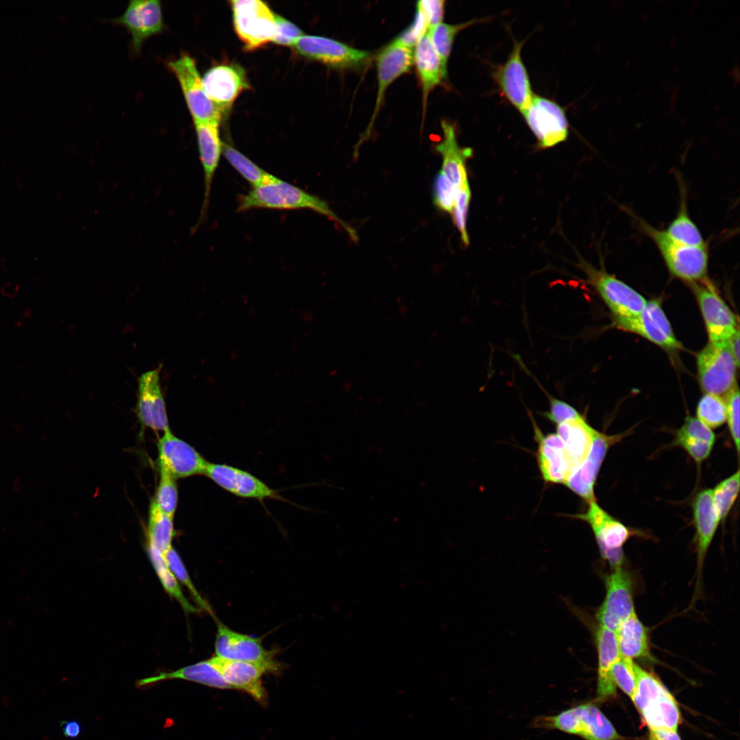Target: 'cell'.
<instances>
[{"label":"cell","mask_w":740,"mask_h":740,"mask_svg":"<svg viewBox=\"0 0 740 740\" xmlns=\"http://www.w3.org/2000/svg\"><path fill=\"white\" fill-rule=\"evenodd\" d=\"M174 535L173 518L160 510L152 501L149 510L147 545L164 555L172 547Z\"/></svg>","instance_id":"d590c367"},{"label":"cell","mask_w":740,"mask_h":740,"mask_svg":"<svg viewBox=\"0 0 740 740\" xmlns=\"http://www.w3.org/2000/svg\"><path fill=\"white\" fill-rule=\"evenodd\" d=\"M201 77L208 96L223 115L230 109L237 97L250 87L246 71L234 63L214 65Z\"/></svg>","instance_id":"d6986e66"},{"label":"cell","mask_w":740,"mask_h":740,"mask_svg":"<svg viewBox=\"0 0 740 740\" xmlns=\"http://www.w3.org/2000/svg\"><path fill=\"white\" fill-rule=\"evenodd\" d=\"M158 467L175 479L204 475L208 461L192 445L175 436L171 429L158 442Z\"/></svg>","instance_id":"2e32d148"},{"label":"cell","mask_w":740,"mask_h":740,"mask_svg":"<svg viewBox=\"0 0 740 740\" xmlns=\"http://www.w3.org/2000/svg\"><path fill=\"white\" fill-rule=\"evenodd\" d=\"M217 619L216 656L264 665L272 672L280 669L275 652L265 649L260 638L234 631Z\"/></svg>","instance_id":"7c38bea8"},{"label":"cell","mask_w":740,"mask_h":740,"mask_svg":"<svg viewBox=\"0 0 740 740\" xmlns=\"http://www.w3.org/2000/svg\"><path fill=\"white\" fill-rule=\"evenodd\" d=\"M727 394L726 421L737 454L739 453V391L735 385Z\"/></svg>","instance_id":"c3c4849f"},{"label":"cell","mask_w":740,"mask_h":740,"mask_svg":"<svg viewBox=\"0 0 740 740\" xmlns=\"http://www.w3.org/2000/svg\"><path fill=\"white\" fill-rule=\"evenodd\" d=\"M650 740H681L676 730L656 728L650 729Z\"/></svg>","instance_id":"f5cc1de1"},{"label":"cell","mask_w":740,"mask_h":740,"mask_svg":"<svg viewBox=\"0 0 740 740\" xmlns=\"http://www.w3.org/2000/svg\"><path fill=\"white\" fill-rule=\"evenodd\" d=\"M697 419L711 429L726 421V402L719 395L706 393L698 404Z\"/></svg>","instance_id":"60d3db41"},{"label":"cell","mask_w":740,"mask_h":740,"mask_svg":"<svg viewBox=\"0 0 740 740\" xmlns=\"http://www.w3.org/2000/svg\"><path fill=\"white\" fill-rule=\"evenodd\" d=\"M443 138L436 149L443 158L441 171L449 180L455 189L468 182L466 162L473 154L470 147H460L457 140L454 124L446 120L441 122Z\"/></svg>","instance_id":"4316f807"},{"label":"cell","mask_w":740,"mask_h":740,"mask_svg":"<svg viewBox=\"0 0 740 740\" xmlns=\"http://www.w3.org/2000/svg\"><path fill=\"white\" fill-rule=\"evenodd\" d=\"M580 268L587 282L598 293L611 311L613 318H631L638 315L647 301L624 282L608 273L603 267L597 269L582 261Z\"/></svg>","instance_id":"52a82bcc"},{"label":"cell","mask_w":740,"mask_h":740,"mask_svg":"<svg viewBox=\"0 0 740 740\" xmlns=\"http://www.w3.org/2000/svg\"><path fill=\"white\" fill-rule=\"evenodd\" d=\"M594 430L582 415L556 425V434L563 443L573 473L589 455Z\"/></svg>","instance_id":"f1b7e54d"},{"label":"cell","mask_w":740,"mask_h":740,"mask_svg":"<svg viewBox=\"0 0 740 740\" xmlns=\"http://www.w3.org/2000/svg\"><path fill=\"white\" fill-rule=\"evenodd\" d=\"M413 61L422 90L424 115L430 92L447 78V68L443 66L427 32L420 38L415 45Z\"/></svg>","instance_id":"83f0119b"},{"label":"cell","mask_w":740,"mask_h":740,"mask_svg":"<svg viewBox=\"0 0 740 740\" xmlns=\"http://www.w3.org/2000/svg\"><path fill=\"white\" fill-rule=\"evenodd\" d=\"M643 231L657 247L671 275L689 283L707 280L708 251L707 245H687L671 240L663 230L640 221Z\"/></svg>","instance_id":"7a4b0ae2"},{"label":"cell","mask_w":740,"mask_h":740,"mask_svg":"<svg viewBox=\"0 0 740 740\" xmlns=\"http://www.w3.org/2000/svg\"><path fill=\"white\" fill-rule=\"evenodd\" d=\"M162 366L149 370L138 378L134 412L142 428L153 431L170 430L164 393L160 384Z\"/></svg>","instance_id":"9a60e30c"},{"label":"cell","mask_w":740,"mask_h":740,"mask_svg":"<svg viewBox=\"0 0 740 740\" xmlns=\"http://www.w3.org/2000/svg\"><path fill=\"white\" fill-rule=\"evenodd\" d=\"M222 154L253 188L274 182L279 179L230 145L223 144Z\"/></svg>","instance_id":"8d00e7d4"},{"label":"cell","mask_w":740,"mask_h":740,"mask_svg":"<svg viewBox=\"0 0 740 740\" xmlns=\"http://www.w3.org/2000/svg\"><path fill=\"white\" fill-rule=\"evenodd\" d=\"M697 556L695 592H700L704 560L719 523L712 499V489L700 491L691 504Z\"/></svg>","instance_id":"603a6c76"},{"label":"cell","mask_w":740,"mask_h":740,"mask_svg":"<svg viewBox=\"0 0 740 740\" xmlns=\"http://www.w3.org/2000/svg\"><path fill=\"white\" fill-rule=\"evenodd\" d=\"M629 434L624 432L607 435L595 429L593 445L589 455L565 484L586 502L596 501L594 486L605 456L610 447Z\"/></svg>","instance_id":"44dd1931"},{"label":"cell","mask_w":740,"mask_h":740,"mask_svg":"<svg viewBox=\"0 0 740 740\" xmlns=\"http://www.w3.org/2000/svg\"><path fill=\"white\" fill-rule=\"evenodd\" d=\"M235 32L247 51H254L272 42L275 31V13L260 0H232Z\"/></svg>","instance_id":"277c9868"},{"label":"cell","mask_w":740,"mask_h":740,"mask_svg":"<svg viewBox=\"0 0 740 740\" xmlns=\"http://www.w3.org/2000/svg\"><path fill=\"white\" fill-rule=\"evenodd\" d=\"M170 679L185 680L221 689H232L214 666L210 658L182 667L175 671L162 672L153 676L139 680L137 684L143 687Z\"/></svg>","instance_id":"d6a6232c"},{"label":"cell","mask_w":740,"mask_h":740,"mask_svg":"<svg viewBox=\"0 0 740 740\" xmlns=\"http://www.w3.org/2000/svg\"><path fill=\"white\" fill-rule=\"evenodd\" d=\"M728 348L732 354L733 358L736 362L737 367L739 365V328L735 333L730 338L728 341Z\"/></svg>","instance_id":"11a10c76"},{"label":"cell","mask_w":740,"mask_h":740,"mask_svg":"<svg viewBox=\"0 0 740 740\" xmlns=\"http://www.w3.org/2000/svg\"><path fill=\"white\" fill-rule=\"evenodd\" d=\"M428 29L427 20L421 10L416 6L413 22L395 40L404 46L412 49L420 38L428 32Z\"/></svg>","instance_id":"681fc988"},{"label":"cell","mask_w":740,"mask_h":740,"mask_svg":"<svg viewBox=\"0 0 740 740\" xmlns=\"http://www.w3.org/2000/svg\"><path fill=\"white\" fill-rule=\"evenodd\" d=\"M524 42L525 40H515L506 61L493 73L502 95L521 113L528 106L534 95L521 58Z\"/></svg>","instance_id":"ac0fdd59"},{"label":"cell","mask_w":740,"mask_h":740,"mask_svg":"<svg viewBox=\"0 0 740 740\" xmlns=\"http://www.w3.org/2000/svg\"><path fill=\"white\" fill-rule=\"evenodd\" d=\"M619 329L635 333L663 348L675 351L682 348L658 300L647 301L643 310L631 318H613Z\"/></svg>","instance_id":"5bb4252c"},{"label":"cell","mask_w":740,"mask_h":740,"mask_svg":"<svg viewBox=\"0 0 740 740\" xmlns=\"http://www.w3.org/2000/svg\"><path fill=\"white\" fill-rule=\"evenodd\" d=\"M112 21L127 28L132 36V49L136 53L147 38L162 32L165 27L158 0H131L125 12Z\"/></svg>","instance_id":"7402d4cb"},{"label":"cell","mask_w":740,"mask_h":740,"mask_svg":"<svg viewBox=\"0 0 740 740\" xmlns=\"http://www.w3.org/2000/svg\"><path fill=\"white\" fill-rule=\"evenodd\" d=\"M739 471L720 482L712 489L713 507L719 522L724 523L739 491Z\"/></svg>","instance_id":"ab89813d"},{"label":"cell","mask_w":740,"mask_h":740,"mask_svg":"<svg viewBox=\"0 0 740 740\" xmlns=\"http://www.w3.org/2000/svg\"><path fill=\"white\" fill-rule=\"evenodd\" d=\"M204 475L223 489L239 497L260 502L269 498L283 499L278 492L255 476L227 464L208 462Z\"/></svg>","instance_id":"ffe728a7"},{"label":"cell","mask_w":740,"mask_h":740,"mask_svg":"<svg viewBox=\"0 0 740 740\" xmlns=\"http://www.w3.org/2000/svg\"><path fill=\"white\" fill-rule=\"evenodd\" d=\"M484 18L473 19L460 24H447L441 23L428 28L427 34L430 40L439 55L443 66L447 68L449 57L456 36L463 29L478 22H482Z\"/></svg>","instance_id":"f35d334b"},{"label":"cell","mask_w":740,"mask_h":740,"mask_svg":"<svg viewBox=\"0 0 740 740\" xmlns=\"http://www.w3.org/2000/svg\"><path fill=\"white\" fill-rule=\"evenodd\" d=\"M416 6L425 16L428 28L442 23L445 11L444 1L421 0L417 2Z\"/></svg>","instance_id":"816d5d0a"},{"label":"cell","mask_w":740,"mask_h":740,"mask_svg":"<svg viewBox=\"0 0 740 740\" xmlns=\"http://www.w3.org/2000/svg\"><path fill=\"white\" fill-rule=\"evenodd\" d=\"M62 731L67 738L74 739L81 733V726L76 721H66L62 723Z\"/></svg>","instance_id":"db71d44e"},{"label":"cell","mask_w":740,"mask_h":740,"mask_svg":"<svg viewBox=\"0 0 740 740\" xmlns=\"http://www.w3.org/2000/svg\"><path fill=\"white\" fill-rule=\"evenodd\" d=\"M686 199L685 193L682 191L678 212L664 231L671 240L679 243L691 246L704 245L706 243L699 228L689 214Z\"/></svg>","instance_id":"e575fe53"},{"label":"cell","mask_w":740,"mask_h":740,"mask_svg":"<svg viewBox=\"0 0 740 740\" xmlns=\"http://www.w3.org/2000/svg\"><path fill=\"white\" fill-rule=\"evenodd\" d=\"M536 382L542 388L543 391L547 397L549 401L550 408L549 410L545 412L543 415L547 419L552 423L558 425L569 419L577 418L582 415L571 405L566 402L558 399L549 393L540 384V383L536 380Z\"/></svg>","instance_id":"7dc6e473"},{"label":"cell","mask_w":740,"mask_h":740,"mask_svg":"<svg viewBox=\"0 0 740 740\" xmlns=\"http://www.w3.org/2000/svg\"><path fill=\"white\" fill-rule=\"evenodd\" d=\"M606 576V595L596 617L599 626L616 632L621 624L635 613L632 580L624 564L612 568Z\"/></svg>","instance_id":"30bf717a"},{"label":"cell","mask_w":740,"mask_h":740,"mask_svg":"<svg viewBox=\"0 0 740 740\" xmlns=\"http://www.w3.org/2000/svg\"><path fill=\"white\" fill-rule=\"evenodd\" d=\"M292 47L306 58L340 70L361 69L371 58L369 51L321 36L304 34Z\"/></svg>","instance_id":"ba28073f"},{"label":"cell","mask_w":740,"mask_h":740,"mask_svg":"<svg viewBox=\"0 0 740 740\" xmlns=\"http://www.w3.org/2000/svg\"><path fill=\"white\" fill-rule=\"evenodd\" d=\"M640 713L649 729L665 728L677 731L680 722L677 702L667 689Z\"/></svg>","instance_id":"836d02e7"},{"label":"cell","mask_w":740,"mask_h":740,"mask_svg":"<svg viewBox=\"0 0 740 740\" xmlns=\"http://www.w3.org/2000/svg\"><path fill=\"white\" fill-rule=\"evenodd\" d=\"M413 63L412 49L404 46L395 40L379 52L376 58L378 92L375 108L359 144L369 136L388 86L401 75L408 72Z\"/></svg>","instance_id":"e0dca14e"},{"label":"cell","mask_w":740,"mask_h":740,"mask_svg":"<svg viewBox=\"0 0 740 740\" xmlns=\"http://www.w3.org/2000/svg\"><path fill=\"white\" fill-rule=\"evenodd\" d=\"M166 66L177 79L193 122H220L223 114L208 96L195 60L184 53Z\"/></svg>","instance_id":"5b68a950"},{"label":"cell","mask_w":740,"mask_h":740,"mask_svg":"<svg viewBox=\"0 0 740 740\" xmlns=\"http://www.w3.org/2000/svg\"><path fill=\"white\" fill-rule=\"evenodd\" d=\"M210 660L232 689L245 691L262 705L267 703V694L262 685V677L268 672H272L269 668L259 664L227 660L216 656Z\"/></svg>","instance_id":"cb8c5ba5"},{"label":"cell","mask_w":740,"mask_h":740,"mask_svg":"<svg viewBox=\"0 0 740 740\" xmlns=\"http://www.w3.org/2000/svg\"><path fill=\"white\" fill-rule=\"evenodd\" d=\"M715 439L711 428L697 418L688 416L675 434L674 445L684 449L700 465L711 454Z\"/></svg>","instance_id":"4dcf8cb0"},{"label":"cell","mask_w":740,"mask_h":740,"mask_svg":"<svg viewBox=\"0 0 740 740\" xmlns=\"http://www.w3.org/2000/svg\"><path fill=\"white\" fill-rule=\"evenodd\" d=\"M538 443L536 460L543 480L547 483L565 484L572 470L563 443L558 434H543L530 415Z\"/></svg>","instance_id":"d4e9b609"},{"label":"cell","mask_w":740,"mask_h":740,"mask_svg":"<svg viewBox=\"0 0 740 740\" xmlns=\"http://www.w3.org/2000/svg\"><path fill=\"white\" fill-rule=\"evenodd\" d=\"M695 294L709 342L718 346L728 345V341L738 329L735 315L707 280L691 283Z\"/></svg>","instance_id":"8fae6325"},{"label":"cell","mask_w":740,"mask_h":740,"mask_svg":"<svg viewBox=\"0 0 740 740\" xmlns=\"http://www.w3.org/2000/svg\"><path fill=\"white\" fill-rule=\"evenodd\" d=\"M537 728L556 729L586 740H618L620 736L602 711L591 704H580L552 716L535 719Z\"/></svg>","instance_id":"3957f363"},{"label":"cell","mask_w":740,"mask_h":740,"mask_svg":"<svg viewBox=\"0 0 740 740\" xmlns=\"http://www.w3.org/2000/svg\"><path fill=\"white\" fill-rule=\"evenodd\" d=\"M521 114L539 148H550L567 139L569 125L565 112L554 101L534 94Z\"/></svg>","instance_id":"9c48e42d"},{"label":"cell","mask_w":740,"mask_h":740,"mask_svg":"<svg viewBox=\"0 0 740 740\" xmlns=\"http://www.w3.org/2000/svg\"><path fill=\"white\" fill-rule=\"evenodd\" d=\"M620 656L630 660H652L647 627L636 612L624 621L615 632Z\"/></svg>","instance_id":"1f68e13d"},{"label":"cell","mask_w":740,"mask_h":740,"mask_svg":"<svg viewBox=\"0 0 740 740\" xmlns=\"http://www.w3.org/2000/svg\"><path fill=\"white\" fill-rule=\"evenodd\" d=\"M697 366L700 383L706 393L720 396L736 385L737 366L728 345L709 342L698 355Z\"/></svg>","instance_id":"4fadbf2b"},{"label":"cell","mask_w":740,"mask_h":740,"mask_svg":"<svg viewBox=\"0 0 740 740\" xmlns=\"http://www.w3.org/2000/svg\"><path fill=\"white\" fill-rule=\"evenodd\" d=\"M275 31L272 42L282 46H293L295 42L304 35V32L293 23L275 14Z\"/></svg>","instance_id":"f907efd6"},{"label":"cell","mask_w":740,"mask_h":740,"mask_svg":"<svg viewBox=\"0 0 740 740\" xmlns=\"http://www.w3.org/2000/svg\"><path fill=\"white\" fill-rule=\"evenodd\" d=\"M470 199L471 190L469 182H466L458 188L456 189L455 201L452 214L454 223L460 234L461 240L467 246L469 243L467 230V217Z\"/></svg>","instance_id":"f6af8a7d"},{"label":"cell","mask_w":740,"mask_h":740,"mask_svg":"<svg viewBox=\"0 0 740 740\" xmlns=\"http://www.w3.org/2000/svg\"><path fill=\"white\" fill-rule=\"evenodd\" d=\"M199 159L204 175V195L199 221L204 219L209 204L213 177L222 153L223 143L219 136V122L194 123Z\"/></svg>","instance_id":"484cf974"},{"label":"cell","mask_w":740,"mask_h":740,"mask_svg":"<svg viewBox=\"0 0 740 740\" xmlns=\"http://www.w3.org/2000/svg\"><path fill=\"white\" fill-rule=\"evenodd\" d=\"M254 208L309 209L338 223L345 229L352 239L357 238L355 231L345 224L330 210L326 202L280 179L272 183L253 188L247 194L242 197L237 210L243 212Z\"/></svg>","instance_id":"6da1fadb"},{"label":"cell","mask_w":740,"mask_h":740,"mask_svg":"<svg viewBox=\"0 0 740 740\" xmlns=\"http://www.w3.org/2000/svg\"><path fill=\"white\" fill-rule=\"evenodd\" d=\"M165 560L172 571L175 577L177 580H180L183 584H184L191 593L194 600L199 606V608L203 609L210 615H214L212 610L209 604L204 600V599L200 595L195 585L193 584L189 574L183 563L181 558L180 557L177 551L173 547V546L165 553Z\"/></svg>","instance_id":"7bdbcfd3"},{"label":"cell","mask_w":740,"mask_h":740,"mask_svg":"<svg viewBox=\"0 0 740 740\" xmlns=\"http://www.w3.org/2000/svg\"><path fill=\"white\" fill-rule=\"evenodd\" d=\"M588 504L585 513L571 515L575 519L586 521L591 528L603 559L613 568L624 564L622 547L637 532L602 508L596 501Z\"/></svg>","instance_id":"8992f818"},{"label":"cell","mask_w":740,"mask_h":740,"mask_svg":"<svg viewBox=\"0 0 740 740\" xmlns=\"http://www.w3.org/2000/svg\"><path fill=\"white\" fill-rule=\"evenodd\" d=\"M159 472L160 480L153 502L160 510L173 518L178 502L176 479L162 469H159Z\"/></svg>","instance_id":"b9f144b4"},{"label":"cell","mask_w":740,"mask_h":740,"mask_svg":"<svg viewBox=\"0 0 740 740\" xmlns=\"http://www.w3.org/2000/svg\"><path fill=\"white\" fill-rule=\"evenodd\" d=\"M147 552L151 563L165 591L171 597L177 600L185 613H199V609L191 604L183 594L177 580L168 567L164 555L149 545H147Z\"/></svg>","instance_id":"74e56055"},{"label":"cell","mask_w":740,"mask_h":740,"mask_svg":"<svg viewBox=\"0 0 740 740\" xmlns=\"http://www.w3.org/2000/svg\"><path fill=\"white\" fill-rule=\"evenodd\" d=\"M433 190L435 205L441 210L452 214L456 189L442 171L434 177Z\"/></svg>","instance_id":"bcb514c9"},{"label":"cell","mask_w":740,"mask_h":740,"mask_svg":"<svg viewBox=\"0 0 740 740\" xmlns=\"http://www.w3.org/2000/svg\"><path fill=\"white\" fill-rule=\"evenodd\" d=\"M610 674L615 686L632 698L637 683L633 661L620 656L613 665Z\"/></svg>","instance_id":"ee69618b"},{"label":"cell","mask_w":740,"mask_h":740,"mask_svg":"<svg viewBox=\"0 0 740 740\" xmlns=\"http://www.w3.org/2000/svg\"><path fill=\"white\" fill-rule=\"evenodd\" d=\"M597 652V687L599 699H605L616 693V686L611 677L610 670L614 663L621 656L615 632L598 626L595 632Z\"/></svg>","instance_id":"f546056e"}]
</instances>
